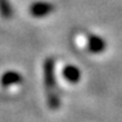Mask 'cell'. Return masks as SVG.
Returning a JSON list of instances; mask_svg holds the SVG:
<instances>
[{"label":"cell","mask_w":122,"mask_h":122,"mask_svg":"<svg viewBox=\"0 0 122 122\" xmlns=\"http://www.w3.org/2000/svg\"><path fill=\"white\" fill-rule=\"evenodd\" d=\"M0 12L5 18H8L10 16V7L8 0H0Z\"/></svg>","instance_id":"obj_1"}]
</instances>
